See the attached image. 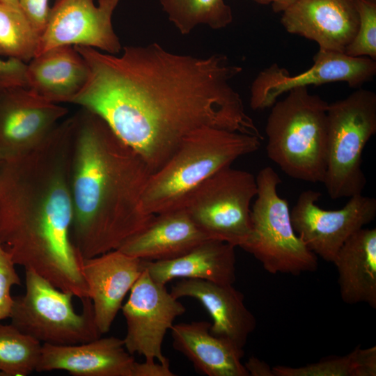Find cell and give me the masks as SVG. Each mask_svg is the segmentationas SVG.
<instances>
[{
  "label": "cell",
  "instance_id": "obj_1",
  "mask_svg": "<svg viewBox=\"0 0 376 376\" xmlns=\"http://www.w3.org/2000/svg\"><path fill=\"white\" fill-rule=\"evenodd\" d=\"M74 47L89 75L70 103L100 116L143 158L151 173L187 135L202 127L263 139L231 84L242 68L224 54H177L156 42L125 46L120 56Z\"/></svg>",
  "mask_w": 376,
  "mask_h": 376
},
{
  "label": "cell",
  "instance_id": "obj_2",
  "mask_svg": "<svg viewBox=\"0 0 376 376\" xmlns=\"http://www.w3.org/2000/svg\"><path fill=\"white\" fill-rule=\"evenodd\" d=\"M73 116L40 146L0 166V242L15 265L80 299L88 297L72 237Z\"/></svg>",
  "mask_w": 376,
  "mask_h": 376
},
{
  "label": "cell",
  "instance_id": "obj_3",
  "mask_svg": "<svg viewBox=\"0 0 376 376\" xmlns=\"http://www.w3.org/2000/svg\"><path fill=\"white\" fill-rule=\"evenodd\" d=\"M73 118L72 237L84 259L118 249L150 222L141 197L152 173L100 116L81 108Z\"/></svg>",
  "mask_w": 376,
  "mask_h": 376
},
{
  "label": "cell",
  "instance_id": "obj_4",
  "mask_svg": "<svg viewBox=\"0 0 376 376\" xmlns=\"http://www.w3.org/2000/svg\"><path fill=\"white\" fill-rule=\"evenodd\" d=\"M262 139L205 127L187 135L169 160L152 173L141 197V208L155 215L180 208L201 184L238 158L257 151Z\"/></svg>",
  "mask_w": 376,
  "mask_h": 376
},
{
  "label": "cell",
  "instance_id": "obj_5",
  "mask_svg": "<svg viewBox=\"0 0 376 376\" xmlns=\"http://www.w3.org/2000/svg\"><path fill=\"white\" fill-rule=\"evenodd\" d=\"M328 105L308 87H297L271 107L265 125L267 155L289 177L323 183Z\"/></svg>",
  "mask_w": 376,
  "mask_h": 376
},
{
  "label": "cell",
  "instance_id": "obj_6",
  "mask_svg": "<svg viewBox=\"0 0 376 376\" xmlns=\"http://www.w3.org/2000/svg\"><path fill=\"white\" fill-rule=\"evenodd\" d=\"M376 133V94L359 89L327 108V165L323 184L333 200L362 194L363 149Z\"/></svg>",
  "mask_w": 376,
  "mask_h": 376
},
{
  "label": "cell",
  "instance_id": "obj_7",
  "mask_svg": "<svg viewBox=\"0 0 376 376\" xmlns=\"http://www.w3.org/2000/svg\"><path fill=\"white\" fill-rule=\"evenodd\" d=\"M258 191L251 208V230L242 247L269 273L294 276L318 269V258L295 233L288 201L277 187L281 180L270 166L256 177Z\"/></svg>",
  "mask_w": 376,
  "mask_h": 376
},
{
  "label": "cell",
  "instance_id": "obj_8",
  "mask_svg": "<svg viewBox=\"0 0 376 376\" xmlns=\"http://www.w3.org/2000/svg\"><path fill=\"white\" fill-rule=\"evenodd\" d=\"M73 297L33 270L25 269V292L13 297L10 324L41 344L75 345L101 337L91 299H81L82 311L77 313Z\"/></svg>",
  "mask_w": 376,
  "mask_h": 376
},
{
  "label": "cell",
  "instance_id": "obj_9",
  "mask_svg": "<svg viewBox=\"0 0 376 376\" xmlns=\"http://www.w3.org/2000/svg\"><path fill=\"white\" fill-rule=\"evenodd\" d=\"M257 191L251 173L230 166L196 187L181 207L209 238L242 248L251 233V203Z\"/></svg>",
  "mask_w": 376,
  "mask_h": 376
},
{
  "label": "cell",
  "instance_id": "obj_10",
  "mask_svg": "<svg viewBox=\"0 0 376 376\" xmlns=\"http://www.w3.org/2000/svg\"><path fill=\"white\" fill-rule=\"evenodd\" d=\"M321 193L301 192L290 210L293 228L316 256L333 263L345 242L376 217V199L362 194L350 197L339 210L322 209L317 204Z\"/></svg>",
  "mask_w": 376,
  "mask_h": 376
},
{
  "label": "cell",
  "instance_id": "obj_11",
  "mask_svg": "<svg viewBox=\"0 0 376 376\" xmlns=\"http://www.w3.org/2000/svg\"><path fill=\"white\" fill-rule=\"evenodd\" d=\"M121 309L127 325L123 338L126 350L132 355L143 356L146 361L169 362L162 347L174 320L186 311L178 299L165 285L155 282L143 267Z\"/></svg>",
  "mask_w": 376,
  "mask_h": 376
},
{
  "label": "cell",
  "instance_id": "obj_12",
  "mask_svg": "<svg viewBox=\"0 0 376 376\" xmlns=\"http://www.w3.org/2000/svg\"><path fill=\"white\" fill-rule=\"evenodd\" d=\"M376 74V62L368 57H353L343 52L318 50L309 69L292 75L276 63L261 70L250 88V107L254 111L271 107L282 94L297 87L346 82L357 88Z\"/></svg>",
  "mask_w": 376,
  "mask_h": 376
},
{
  "label": "cell",
  "instance_id": "obj_13",
  "mask_svg": "<svg viewBox=\"0 0 376 376\" xmlns=\"http://www.w3.org/2000/svg\"><path fill=\"white\" fill-rule=\"evenodd\" d=\"M120 0H56L36 56L55 47L84 46L118 54L122 45L112 25Z\"/></svg>",
  "mask_w": 376,
  "mask_h": 376
},
{
  "label": "cell",
  "instance_id": "obj_14",
  "mask_svg": "<svg viewBox=\"0 0 376 376\" xmlns=\"http://www.w3.org/2000/svg\"><path fill=\"white\" fill-rule=\"evenodd\" d=\"M68 112L25 87L0 92V164L20 158L40 146Z\"/></svg>",
  "mask_w": 376,
  "mask_h": 376
},
{
  "label": "cell",
  "instance_id": "obj_15",
  "mask_svg": "<svg viewBox=\"0 0 376 376\" xmlns=\"http://www.w3.org/2000/svg\"><path fill=\"white\" fill-rule=\"evenodd\" d=\"M281 13L287 32L315 42L325 52L344 53L359 24L354 0H297Z\"/></svg>",
  "mask_w": 376,
  "mask_h": 376
},
{
  "label": "cell",
  "instance_id": "obj_16",
  "mask_svg": "<svg viewBox=\"0 0 376 376\" xmlns=\"http://www.w3.org/2000/svg\"><path fill=\"white\" fill-rule=\"evenodd\" d=\"M143 270V260L118 249L83 259L81 273L101 334L110 330L125 295Z\"/></svg>",
  "mask_w": 376,
  "mask_h": 376
},
{
  "label": "cell",
  "instance_id": "obj_17",
  "mask_svg": "<svg viewBox=\"0 0 376 376\" xmlns=\"http://www.w3.org/2000/svg\"><path fill=\"white\" fill-rule=\"evenodd\" d=\"M135 361L123 339L100 337L75 345L42 344L36 372L64 370L74 376H132Z\"/></svg>",
  "mask_w": 376,
  "mask_h": 376
},
{
  "label": "cell",
  "instance_id": "obj_18",
  "mask_svg": "<svg viewBox=\"0 0 376 376\" xmlns=\"http://www.w3.org/2000/svg\"><path fill=\"white\" fill-rule=\"evenodd\" d=\"M170 292L178 299L191 297L200 302L212 319L210 332L241 349L256 329V317L246 306L244 295L233 284L181 279L172 286Z\"/></svg>",
  "mask_w": 376,
  "mask_h": 376
},
{
  "label": "cell",
  "instance_id": "obj_19",
  "mask_svg": "<svg viewBox=\"0 0 376 376\" xmlns=\"http://www.w3.org/2000/svg\"><path fill=\"white\" fill-rule=\"evenodd\" d=\"M208 239L187 211L180 207L155 214L147 226L118 249L143 260H167L184 255Z\"/></svg>",
  "mask_w": 376,
  "mask_h": 376
},
{
  "label": "cell",
  "instance_id": "obj_20",
  "mask_svg": "<svg viewBox=\"0 0 376 376\" xmlns=\"http://www.w3.org/2000/svg\"><path fill=\"white\" fill-rule=\"evenodd\" d=\"M88 65L74 46L51 48L26 65V88L52 102H69L86 85Z\"/></svg>",
  "mask_w": 376,
  "mask_h": 376
},
{
  "label": "cell",
  "instance_id": "obj_21",
  "mask_svg": "<svg viewBox=\"0 0 376 376\" xmlns=\"http://www.w3.org/2000/svg\"><path fill=\"white\" fill-rule=\"evenodd\" d=\"M211 323L193 321L174 324L173 348L185 356L196 371L207 376H249L242 359L244 350L212 334Z\"/></svg>",
  "mask_w": 376,
  "mask_h": 376
},
{
  "label": "cell",
  "instance_id": "obj_22",
  "mask_svg": "<svg viewBox=\"0 0 376 376\" xmlns=\"http://www.w3.org/2000/svg\"><path fill=\"white\" fill-rule=\"evenodd\" d=\"M235 246L208 239L178 258L157 261L143 260V267L157 283L165 285L175 279L206 280L234 284L236 280Z\"/></svg>",
  "mask_w": 376,
  "mask_h": 376
},
{
  "label": "cell",
  "instance_id": "obj_23",
  "mask_svg": "<svg viewBox=\"0 0 376 376\" xmlns=\"http://www.w3.org/2000/svg\"><path fill=\"white\" fill-rule=\"evenodd\" d=\"M342 300L376 308V228H362L342 245L333 262Z\"/></svg>",
  "mask_w": 376,
  "mask_h": 376
},
{
  "label": "cell",
  "instance_id": "obj_24",
  "mask_svg": "<svg viewBox=\"0 0 376 376\" xmlns=\"http://www.w3.org/2000/svg\"><path fill=\"white\" fill-rule=\"evenodd\" d=\"M169 21L182 35L205 25L214 29L228 26L233 20L231 8L224 0H159Z\"/></svg>",
  "mask_w": 376,
  "mask_h": 376
},
{
  "label": "cell",
  "instance_id": "obj_25",
  "mask_svg": "<svg viewBox=\"0 0 376 376\" xmlns=\"http://www.w3.org/2000/svg\"><path fill=\"white\" fill-rule=\"evenodd\" d=\"M274 376H375L376 347H356L344 356L329 357L301 367H272Z\"/></svg>",
  "mask_w": 376,
  "mask_h": 376
},
{
  "label": "cell",
  "instance_id": "obj_26",
  "mask_svg": "<svg viewBox=\"0 0 376 376\" xmlns=\"http://www.w3.org/2000/svg\"><path fill=\"white\" fill-rule=\"evenodd\" d=\"M40 37L21 9L0 3V56L29 63L37 54Z\"/></svg>",
  "mask_w": 376,
  "mask_h": 376
},
{
  "label": "cell",
  "instance_id": "obj_27",
  "mask_svg": "<svg viewBox=\"0 0 376 376\" xmlns=\"http://www.w3.org/2000/svg\"><path fill=\"white\" fill-rule=\"evenodd\" d=\"M42 344L12 324L0 323V376H26L36 371Z\"/></svg>",
  "mask_w": 376,
  "mask_h": 376
},
{
  "label": "cell",
  "instance_id": "obj_28",
  "mask_svg": "<svg viewBox=\"0 0 376 376\" xmlns=\"http://www.w3.org/2000/svg\"><path fill=\"white\" fill-rule=\"evenodd\" d=\"M359 24L344 53L353 57L376 60V0H354Z\"/></svg>",
  "mask_w": 376,
  "mask_h": 376
},
{
  "label": "cell",
  "instance_id": "obj_29",
  "mask_svg": "<svg viewBox=\"0 0 376 376\" xmlns=\"http://www.w3.org/2000/svg\"><path fill=\"white\" fill-rule=\"evenodd\" d=\"M21 285L15 264L0 242V321L10 318L13 306L10 290L14 285Z\"/></svg>",
  "mask_w": 376,
  "mask_h": 376
},
{
  "label": "cell",
  "instance_id": "obj_30",
  "mask_svg": "<svg viewBox=\"0 0 376 376\" xmlns=\"http://www.w3.org/2000/svg\"><path fill=\"white\" fill-rule=\"evenodd\" d=\"M26 65L18 59L0 58V92L15 87L26 88Z\"/></svg>",
  "mask_w": 376,
  "mask_h": 376
},
{
  "label": "cell",
  "instance_id": "obj_31",
  "mask_svg": "<svg viewBox=\"0 0 376 376\" xmlns=\"http://www.w3.org/2000/svg\"><path fill=\"white\" fill-rule=\"evenodd\" d=\"M19 7L33 28L41 36L49 17V0H19Z\"/></svg>",
  "mask_w": 376,
  "mask_h": 376
},
{
  "label": "cell",
  "instance_id": "obj_32",
  "mask_svg": "<svg viewBox=\"0 0 376 376\" xmlns=\"http://www.w3.org/2000/svg\"><path fill=\"white\" fill-rule=\"evenodd\" d=\"M176 375L171 370L169 362L162 363L155 361H146L143 363L135 361L132 376H175Z\"/></svg>",
  "mask_w": 376,
  "mask_h": 376
},
{
  "label": "cell",
  "instance_id": "obj_33",
  "mask_svg": "<svg viewBox=\"0 0 376 376\" xmlns=\"http://www.w3.org/2000/svg\"><path fill=\"white\" fill-rule=\"evenodd\" d=\"M244 365L249 376H274L272 368L256 357H249Z\"/></svg>",
  "mask_w": 376,
  "mask_h": 376
},
{
  "label": "cell",
  "instance_id": "obj_34",
  "mask_svg": "<svg viewBox=\"0 0 376 376\" xmlns=\"http://www.w3.org/2000/svg\"><path fill=\"white\" fill-rule=\"evenodd\" d=\"M297 0H277L272 4L274 13H282Z\"/></svg>",
  "mask_w": 376,
  "mask_h": 376
},
{
  "label": "cell",
  "instance_id": "obj_35",
  "mask_svg": "<svg viewBox=\"0 0 376 376\" xmlns=\"http://www.w3.org/2000/svg\"><path fill=\"white\" fill-rule=\"evenodd\" d=\"M0 3L13 8L21 9L19 7V0H0Z\"/></svg>",
  "mask_w": 376,
  "mask_h": 376
},
{
  "label": "cell",
  "instance_id": "obj_36",
  "mask_svg": "<svg viewBox=\"0 0 376 376\" xmlns=\"http://www.w3.org/2000/svg\"><path fill=\"white\" fill-rule=\"evenodd\" d=\"M252 1L260 4L267 5V4H272L274 2H276L277 0H252Z\"/></svg>",
  "mask_w": 376,
  "mask_h": 376
},
{
  "label": "cell",
  "instance_id": "obj_37",
  "mask_svg": "<svg viewBox=\"0 0 376 376\" xmlns=\"http://www.w3.org/2000/svg\"><path fill=\"white\" fill-rule=\"evenodd\" d=\"M1 164H0V166H1Z\"/></svg>",
  "mask_w": 376,
  "mask_h": 376
}]
</instances>
